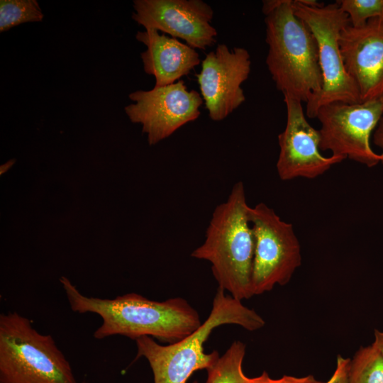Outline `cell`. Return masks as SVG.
<instances>
[{
    "label": "cell",
    "mask_w": 383,
    "mask_h": 383,
    "mask_svg": "<svg viewBox=\"0 0 383 383\" xmlns=\"http://www.w3.org/2000/svg\"><path fill=\"white\" fill-rule=\"evenodd\" d=\"M292 8L314 35L323 76L321 90L306 103V116L315 118L321 106L331 102L361 103L357 87L345 69L340 50V33L349 25L348 15L336 2L310 7L292 0Z\"/></svg>",
    "instance_id": "obj_6"
},
{
    "label": "cell",
    "mask_w": 383,
    "mask_h": 383,
    "mask_svg": "<svg viewBox=\"0 0 383 383\" xmlns=\"http://www.w3.org/2000/svg\"><path fill=\"white\" fill-rule=\"evenodd\" d=\"M245 345L235 340L207 371L206 383H248L243 370Z\"/></svg>",
    "instance_id": "obj_15"
},
{
    "label": "cell",
    "mask_w": 383,
    "mask_h": 383,
    "mask_svg": "<svg viewBox=\"0 0 383 383\" xmlns=\"http://www.w3.org/2000/svg\"><path fill=\"white\" fill-rule=\"evenodd\" d=\"M248 218L255 238L252 274L254 295L289 282L301 266V245L292 223L282 220L272 208L260 202L250 206Z\"/></svg>",
    "instance_id": "obj_7"
},
{
    "label": "cell",
    "mask_w": 383,
    "mask_h": 383,
    "mask_svg": "<svg viewBox=\"0 0 383 383\" xmlns=\"http://www.w3.org/2000/svg\"><path fill=\"white\" fill-rule=\"evenodd\" d=\"M348 383H383V356L372 344L360 347L350 360Z\"/></svg>",
    "instance_id": "obj_16"
},
{
    "label": "cell",
    "mask_w": 383,
    "mask_h": 383,
    "mask_svg": "<svg viewBox=\"0 0 383 383\" xmlns=\"http://www.w3.org/2000/svg\"><path fill=\"white\" fill-rule=\"evenodd\" d=\"M249 207L244 184L238 182L227 200L215 208L204 243L191 253L194 258L209 262L218 287L241 301L253 296L255 238Z\"/></svg>",
    "instance_id": "obj_2"
},
{
    "label": "cell",
    "mask_w": 383,
    "mask_h": 383,
    "mask_svg": "<svg viewBox=\"0 0 383 383\" xmlns=\"http://www.w3.org/2000/svg\"><path fill=\"white\" fill-rule=\"evenodd\" d=\"M250 67V54L243 48L230 50L221 43L206 55L196 76L211 120H223L245 101L241 85L248 78Z\"/></svg>",
    "instance_id": "obj_11"
},
{
    "label": "cell",
    "mask_w": 383,
    "mask_h": 383,
    "mask_svg": "<svg viewBox=\"0 0 383 383\" xmlns=\"http://www.w3.org/2000/svg\"><path fill=\"white\" fill-rule=\"evenodd\" d=\"M60 281L72 311L93 313L102 318L93 334L98 340L116 335L135 340L149 336L170 344L190 335L202 323L197 311L181 297L157 301L128 293L101 299L82 294L65 277Z\"/></svg>",
    "instance_id": "obj_1"
},
{
    "label": "cell",
    "mask_w": 383,
    "mask_h": 383,
    "mask_svg": "<svg viewBox=\"0 0 383 383\" xmlns=\"http://www.w3.org/2000/svg\"><path fill=\"white\" fill-rule=\"evenodd\" d=\"M348 17L349 24L358 27L372 18L383 19V0H337Z\"/></svg>",
    "instance_id": "obj_18"
},
{
    "label": "cell",
    "mask_w": 383,
    "mask_h": 383,
    "mask_svg": "<svg viewBox=\"0 0 383 383\" xmlns=\"http://www.w3.org/2000/svg\"><path fill=\"white\" fill-rule=\"evenodd\" d=\"M248 383H323L317 380L313 375L297 377L284 375L279 379H272L266 371L256 377H248Z\"/></svg>",
    "instance_id": "obj_19"
},
{
    "label": "cell",
    "mask_w": 383,
    "mask_h": 383,
    "mask_svg": "<svg viewBox=\"0 0 383 383\" xmlns=\"http://www.w3.org/2000/svg\"><path fill=\"white\" fill-rule=\"evenodd\" d=\"M225 292L218 287L206 321L182 340L167 345H162L149 336L135 340L136 358L144 357L148 360L153 373L154 383H187L194 372L207 370L213 366L219 358V354L216 350L205 353L204 344L216 327L234 324L254 331L265 326V320L255 310L226 294Z\"/></svg>",
    "instance_id": "obj_3"
},
{
    "label": "cell",
    "mask_w": 383,
    "mask_h": 383,
    "mask_svg": "<svg viewBox=\"0 0 383 383\" xmlns=\"http://www.w3.org/2000/svg\"><path fill=\"white\" fill-rule=\"evenodd\" d=\"M339 45L345 69L357 87L361 102L383 99V19L348 25Z\"/></svg>",
    "instance_id": "obj_13"
},
{
    "label": "cell",
    "mask_w": 383,
    "mask_h": 383,
    "mask_svg": "<svg viewBox=\"0 0 383 383\" xmlns=\"http://www.w3.org/2000/svg\"><path fill=\"white\" fill-rule=\"evenodd\" d=\"M372 141L374 144L382 150V152L380 153V162L383 164V116L373 132Z\"/></svg>",
    "instance_id": "obj_21"
},
{
    "label": "cell",
    "mask_w": 383,
    "mask_h": 383,
    "mask_svg": "<svg viewBox=\"0 0 383 383\" xmlns=\"http://www.w3.org/2000/svg\"><path fill=\"white\" fill-rule=\"evenodd\" d=\"M134 101L124 110L132 123L142 125L150 145L170 137L184 125L197 119L204 101L195 90H188L183 80L128 96Z\"/></svg>",
    "instance_id": "obj_9"
},
{
    "label": "cell",
    "mask_w": 383,
    "mask_h": 383,
    "mask_svg": "<svg viewBox=\"0 0 383 383\" xmlns=\"http://www.w3.org/2000/svg\"><path fill=\"white\" fill-rule=\"evenodd\" d=\"M135 38L147 47L140 57L145 72L155 78V87L172 84L200 64L195 49L156 30L138 31Z\"/></svg>",
    "instance_id": "obj_14"
},
{
    "label": "cell",
    "mask_w": 383,
    "mask_h": 383,
    "mask_svg": "<svg viewBox=\"0 0 383 383\" xmlns=\"http://www.w3.org/2000/svg\"><path fill=\"white\" fill-rule=\"evenodd\" d=\"M350 358L343 357L338 355L336 367L331 378L323 383H348V372Z\"/></svg>",
    "instance_id": "obj_20"
},
{
    "label": "cell",
    "mask_w": 383,
    "mask_h": 383,
    "mask_svg": "<svg viewBox=\"0 0 383 383\" xmlns=\"http://www.w3.org/2000/svg\"><path fill=\"white\" fill-rule=\"evenodd\" d=\"M0 383H77L50 335L17 312L0 315Z\"/></svg>",
    "instance_id": "obj_5"
},
{
    "label": "cell",
    "mask_w": 383,
    "mask_h": 383,
    "mask_svg": "<svg viewBox=\"0 0 383 383\" xmlns=\"http://www.w3.org/2000/svg\"><path fill=\"white\" fill-rule=\"evenodd\" d=\"M266 64L276 88L284 96L307 103L323 85L314 35L294 13L292 0L265 16Z\"/></svg>",
    "instance_id": "obj_4"
},
{
    "label": "cell",
    "mask_w": 383,
    "mask_h": 383,
    "mask_svg": "<svg viewBox=\"0 0 383 383\" xmlns=\"http://www.w3.org/2000/svg\"><path fill=\"white\" fill-rule=\"evenodd\" d=\"M80 383H88V382H85V381H84V382H80Z\"/></svg>",
    "instance_id": "obj_23"
},
{
    "label": "cell",
    "mask_w": 383,
    "mask_h": 383,
    "mask_svg": "<svg viewBox=\"0 0 383 383\" xmlns=\"http://www.w3.org/2000/svg\"><path fill=\"white\" fill-rule=\"evenodd\" d=\"M43 13L35 0H1L0 32L27 22H39Z\"/></svg>",
    "instance_id": "obj_17"
},
{
    "label": "cell",
    "mask_w": 383,
    "mask_h": 383,
    "mask_svg": "<svg viewBox=\"0 0 383 383\" xmlns=\"http://www.w3.org/2000/svg\"><path fill=\"white\" fill-rule=\"evenodd\" d=\"M287 108L284 130L278 135L279 157L277 172L282 181L301 177L315 179L343 158L335 155L324 156L321 152L319 131L307 121L302 103L284 96Z\"/></svg>",
    "instance_id": "obj_12"
},
{
    "label": "cell",
    "mask_w": 383,
    "mask_h": 383,
    "mask_svg": "<svg viewBox=\"0 0 383 383\" xmlns=\"http://www.w3.org/2000/svg\"><path fill=\"white\" fill-rule=\"evenodd\" d=\"M382 116L383 99L321 106L315 117L321 124V150H329L331 155L348 158L367 167L376 166L381 157L372 149L370 138Z\"/></svg>",
    "instance_id": "obj_8"
},
{
    "label": "cell",
    "mask_w": 383,
    "mask_h": 383,
    "mask_svg": "<svg viewBox=\"0 0 383 383\" xmlns=\"http://www.w3.org/2000/svg\"><path fill=\"white\" fill-rule=\"evenodd\" d=\"M372 345L378 350L383 356V330L374 329V341Z\"/></svg>",
    "instance_id": "obj_22"
},
{
    "label": "cell",
    "mask_w": 383,
    "mask_h": 383,
    "mask_svg": "<svg viewBox=\"0 0 383 383\" xmlns=\"http://www.w3.org/2000/svg\"><path fill=\"white\" fill-rule=\"evenodd\" d=\"M133 19L145 29L180 38L194 49L206 50L216 42L211 25L213 10L201 0H134Z\"/></svg>",
    "instance_id": "obj_10"
}]
</instances>
